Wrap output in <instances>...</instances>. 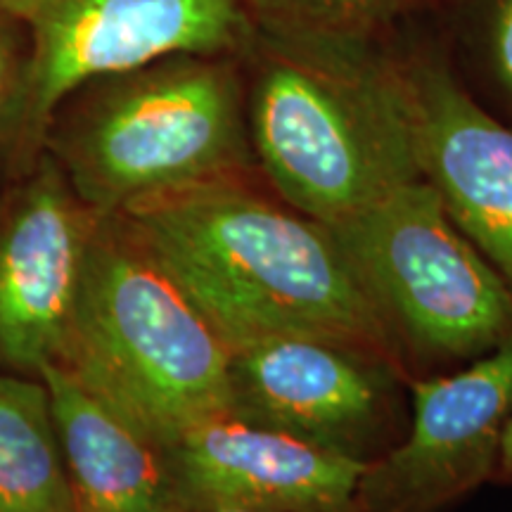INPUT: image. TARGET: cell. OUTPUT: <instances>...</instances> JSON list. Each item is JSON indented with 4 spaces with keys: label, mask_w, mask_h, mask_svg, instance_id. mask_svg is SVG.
Listing matches in <instances>:
<instances>
[{
    "label": "cell",
    "mask_w": 512,
    "mask_h": 512,
    "mask_svg": "<svg viewBox=\"0 0 512 512\" xmlns=\"http://www.w3.org/2000/svg\"><path fill=\"white\" fill-rule=\"evenodd\" d=\"M117 214L228 349L320 337L401 370L335 233L287 204L259 171L147 197Z\"/></svg>",
    "instance_id": "obj_1"
},
{
    "label": "cell",
    "mask_w": 512,
    "mask_h": 512,
    "mask_svg": "<svg viewBox=\"0 0 512 512\" xmlns=\"http://www.w3.org/2000/svg\"><path fill=\"white\" fill-rule=\"evenodd\" d=\"M240 62L256 166L294 209L332 226L422 178L380 38L256 24Z\"/></svg>",
    "instance_id": "obj_2"
},
{
    "label": "cell",
    "mask_w": 512,
    "mask_h": 512,
    "mask_svg": "<svg viewBox=\"0 0 512 512\" xmlns=\"http://www.w3.org/2000/svg\"><path fill=\"white\" fill-rule=\"evenodd\" d=\"M43 150L100 214L254 174L240 57L181 53L83 83L55 110Z\"/></svg>",
    "instance_id": "obj_3"
},
{
    "label": "cell",
    "mask_w": 512,
    "mask_h": 512,
    "mask_svg": "<svg viewBox=\"0 0 512 512\" xmlns=\"http://www.w3.org/2000/svg\"><path fill=\"white\" fill-rule=\"evenodd\" d=\"M230 349L119 214H102L53 366L166 446L228 413Z\"/></svg>",
    "instance_id": "obj_4"
},
{
    "label": "cell",
    "mask_w": 512,
    "mask_h": 512,
    "mask_svg": "<svg viewBox=\"0 0 512 512\" xmlns=\"http://www.w3.org/2000/svg\"><path fill=\"white\" fill-rule=\"evenodd\" d=\"M408 377L460 368L512 332V292L425 178L328 226Z\"/></svg>",
    "instance_id": "obj_5"
},
{
    "label": "cell",
    "mask_w": 512,
    "mask_h": 512,
    "mask_svg": "<svg viewBox=\"0 0 512 512\" xmlns=\"http://www.w3.org/2000/svg\"><path fill=\"white\" fill-rule=\"evenodd\" d=\"M235 418L373 463L408 425V380L387 358L320 337H268L230 349Z\"/></svg>",
    "instance_id": "obj_6"
},
{
    "label": "cell",
    "mask_w": 512,
    "mask_h": 512,
    "mask_svg": "<svg viewBox=\"0 0 512 512\" xmlns=\"http://www.w3.org/2000/svg\"><path fill=\"white\" fill-rule=\"evenodd\" d=\"M27 24V169L55 110L83 83L181 53L240 57L256 27L245 0H38Z\"/></svg>",
    "instance_id": "obj_7"
},
{
    "label": "cell",
    "mask_w": 512,
    "mask_h": 512,
    "mask_svg": "<svg viewBox=\"0 0 512 512\" xmlns=\"http://www.w3.org/2000/svg\"><path fill=\"white\" fill-rule=\"evenodd\" d=\"M512 418V332L465 366L408 382L399 444L368 465L361 512H439L494 479Z\"/></svg>",
    "instance_id": "obj_8"
},
{
    "label": "cell",
    "mask_w": 512,
    "mask_h": 512,
    "mask_svg": "<svg viewBox=\"0 0 512 512\" xmlns=\"http://www.w3.org/2000/svg\"><path fill=\"white\" fill-rule=\"evenodd\" d=\"M100 211L48 150L0 195V366L38 377L57 361Z\"/></svg>",
    "instance_id": "obj_9"
},
{
    "label": "cell",
    "mask_w": 512,
    "mask_h": 512,
    "mask_svg": "<svg viewBox=\"0 0 512 512\" xmlns=\"http://www.w3.org/2000/svg\"><path fill=\"white\" fill-rule=\"evenodd\" d=\"M394 55L420 176L512 292V126L486 110L441 50L415 43Z\"/></svg>",
    "instance_id": "obj_10"
},
{
    "label": "cell",
    "mask_w": 512,
    "mask_h": 512,
    "mask_svg": "<svg viewBox=\"0 0 512 512\" xmlns=\"http://www.w3.org/2000/svg\"><path fill=\"white\" fill-rule=\"evenodd\" d=\"M185 512H361L370 463L223 413L162 446Z\"/></svg>",
    "instance_id": "obj_11"
},
{
    "label": "cell",
    "mask_w": 512,
    "mask_h": 512,
    "mask_svg": "<svg viewBox=\"0 0 512 512\" xmlns=\"http://www.w3.org/2000/svg\"><path fill=\"white\" fill-rule=\"evenodd\" d=\"M79 512H185L162 446L50 363L41 370Z\"/></svg>",
    "instance_id": "obj_12"
},
{
    "label": "cell",
    "mask_w": 512,
    "mask_h": 512,
    "mask_svg": "<svg viewBox=\"0 0 512 512\" xmlns=\"http://www.w3.org/2000/svg\"><path fill=\"white\" fill-rule=\"evenodd\" d=\"M0 512H79L41 377L0 370Z\"/></svg>",
    "instance_id": "obj_13"
},
{
    "label": "cell",
    "mask_w": 512,
    "mask_h": 512,
    "mask_svg": "<svg viewBox=\"0 0 512 512\" xmlns=\"http://www.w3.org/2000/svg\"><path fill=\"white\" fill-rule=\"evenodd\" d=\"M418 0H245L259 27L380 38Z\"/></svg>",
    "instance_id": "obj_14"
},
{
    "label": "cell",
    "mask_w": 512,
    "mask_h": 512,
    "mask_svg": "<svg viewBox=\"0 0 512 512\" xmlns=\"http://www.w3.org/2000/svg\"><path fill=\"white\" fill-rule=\"evenodd\" d=\"M31 67V31L24 19L0 12V164L12 176L24 164V117H27Z\"/></svg>",
    "instance_id": "obj_15"
},
{
    "label": "cell",
    "mask_w": 512,
    "mask_h": 512,
    "mask_svg": "<svg viewBox=\"0 0 512 512\" xmlns=\"http://www.w3.org/2000/svg\"><path fill=\"white\" fill-rule=\"evenodd\" d=\"M458 19L477 69L512 112V0H463Z\"/></svg>",
    "instance_id": "obj_16"
},
{
    "label": "cell",
    "mask_w": 512,
    "mask_h": 512,
    "mask_svg": "<svg viewBox=\"0 0 512 512\" xmlns=\"http://www.w3.org/2000/svg\"><path fill=\"white\" fill-rule=\"evenodd\" d=\"M494 479H501V482L512 484V418L508 420V425H505L501 446H498Z\"/></svg>",
    "instance_id": "obj_17"
},
{
    "label": "cell",
    "mask_w": 512,
    "mask_h": 512,
    "mask_svg": "<svg viewBox=\"0 0 512 512\" xmlns=\"http://www.w3.org/2000/svg\"><path fill=\"white\" fill-rule=\"evenodd\" d=\"M38 0H0V12L3 15H12V17H19L27 22L31 12H34Z\"/></svg>",
    "instance_id": "obj_18"
},
{
    "label": "cell",
    "mask_w": 512,
    "mask_h": 512,
    "mask_svg": "<svg viewBox=\"0 0 512 512\" xmlns=\"http://www.w3.org/2000/svg\"><path fill=\"white\" fill-rule=\"evenodd\" d=\"M216 512H242V510H216Z\"/></svg>",
    "instance_id": "obj_19"
}]
</instances>
